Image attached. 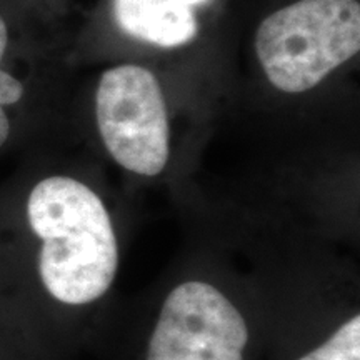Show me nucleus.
<instances>
[{"label": "nucleus", "mask_w": 360, "mask_h": 360, "mask_svg": "<svg viewBox=\"0 0 360 360\" xmlns=\"http://www.w3.org/2000/svg\"><path fill=\"white\" fill-rule=\"evenodd\" d=\"M27 219L42 240L39 274L53 299L85 305L110 289L119 249L101 197L72 177L40 180L27 200Z\"/></svg>", "instance_id": "1"}, {"label": "nucleus", "mask_w": 360, "mask_h": 360, "mask_svg": "<svg viewBox=\"0 0 360 360\" xmlns=\"http://www.w3.org/2000/svg\"><path fill=\"white\" fill-rule=\"evenodd\" d=\"M359 49V0H297L265 17L255 32L265 77L285 94L317 87Z\"/></svg>", "instance_id": "2"}, {"label": "nucleus", "mask_w": 360, "mask_h": 360, "mask_svg": "<svg viewBox=\"0 0 360 360\" xmlns=\"http://www.w3.org/2000/svg\"><path fill=\"white\" fill-rule=\"evenodd\" d=\"M96 117L103 146L120 167L146 177L165 169L170 155L167 103L150 70L124 64L103 72Z\"/></svg>", "instance_id": "3"}, {"label": "nucleus", "mask_w": 360, "mask_h": 360, "mask_svg": "<svg viewBox=\"0 0 360 360\" xmlns=\"http://www.w3.org/2000/svg\"><path fill=\"white\" fill-rule=\"evenodd\" d=\"M249 328L238 309L212 283L188 281L164 300L147 360H244Z\"/></svg>", "instance_id": "4"}, {"label": "nucleus", "mask_w": 360, "mask_h": 360, "mask_svg": "<svg viewBox=\"0 0 360 360\" xmlns=\"http://www.w3.org/2000/svg\"><path fill=\"white\" fill-rule=\"evenodd\" d=\"M210 0H114V17L130 37L172 49L195 40L197 11Z\"/></svg>", "instance_id": "5"}, {"label": "nucleus", "mask_w": 360, "mask_h": 360, "mask_svg": "<svg viewBox=\"0 0 360 360\" xmlns=\"http://www.w3.org/2000/svg\"><path fill=\"white\" fill-rule=\"evenodd\" d=\"M297 360H360V317L355 314L328 340Z\"/></svg>", "instance_id": "6"}, {"label": "nucleus", "mask_w": 360, "mask_h": 360, "mask_svg": "<svg viewBox=\"0 0 360 360\" xmlns=\"http://www.w3.org/2000/svg\"><path fill=\"white\" fill-rule=\"evenodd\" d=\"M8 44V32L7 25L0 17V64H2L4 56H6ZM24 97V85L19 79L13 77L0 67V147L4 146L11 132V124H8L6 105H12V103L19 102Z\"/></svg>", "instance_id": "7"}]
</instances>
